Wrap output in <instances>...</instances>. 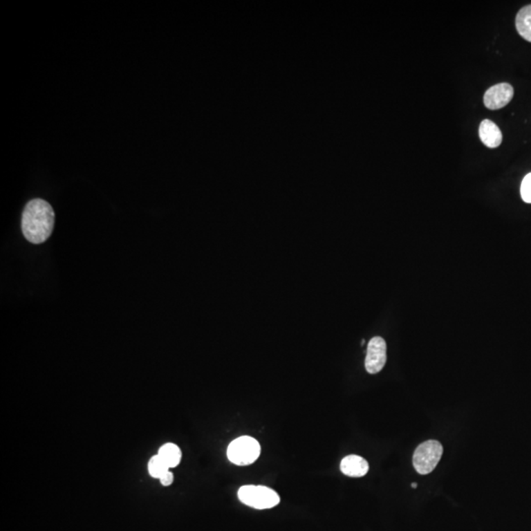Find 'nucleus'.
Listing matches in <instances>:
<instances>
[{"label": "nucleus", "instance_id": "nucleus-8", "mask_svg": "<svg viewBox=\"0 0 531 531\" xmlns=\"http://www.w3.org/2000/svg\"><path fill=\"white\" fill-rule=\"evenodd\" d=\"M479 137L482 143L488 148L495 149L501 145L503 135L500 128L493 121L485 120L482 121L479 127Z\"/></svg>", "mask_w": 531, "mask_h": 531}, {"label": "nucleus", "instance_id": "nucleus-9", "mask_svg": "<svg viewBox=\"0 0 531 531\" xmlns=\"http://www.w3.org/2000/svg\"><path fill=\"white\" fill-rule=\"evenodd\" d=\"M516 27L519 36L531 43V4L523 7L516 18Z\"/></svg>", "mask_w": 531, "mask_h": 531}, {"label": "nucleus", "instance_id": "nucleus-7", "mask_svg": "<svg viewBox=\"0 0 531 531\" xmlns=\"http://www.w3.org/2000/svg\"><path fill=\"white\" fill-rule=\"evenodd\" d=\"M341 470L346 476L363 477L369 472V463L362 456L349 455L342 458Z\"/></svg>", "mask_w": 531, "mask_h": 531}, {"label": "nucleus", "instance_id": "nucleus-1", "mask_svg": "<svg viewBox=\"0 0 531 531\" xmlns=\"http://www.w3.org/2000/svg\"><path fill=\"white\" fill-rule=\"evenodd\" d=\"M55 220V211L48 202L41 199L32 200L26 205L23 212V234L31 243H44L50 239Z\"/></svg>", "mask_w": 531, "mask_h": 531}, {"label": "nucleus", "instance_id": "nucleus-3", "mask_svg": "<svg viewBox=\"0 0 531 531\" xmlns=\"http://www.w3.org/2000/svg\"><path fill=\"white\" fill-rule=\"evenodd\" d=\"M261 454L259 442L252 437L242 436L230 442L227 448L230 462L236 465H252Z\"/></svg>", "mask_w": 531, "mask_h": 531}, {"label": "nucleus", "instance_id": "nucleus-11", "mask_svg": "<svg viewBox=\"0 0 531 531\" xmlns=\"http://www.w3.org/2000/svg\"><path fill=\"white\" fill-rule=\"evenodd\" d=\"M149 474L153 478L160 479L165 474L169 472V467H167V463L162 460V458L160 456L156 455L151 458L148 463Z\"/></svg>", "mask_w": 531, "mask_h": 531}, {"label": "nucleus", "instance_id": "nucleus-2", "mask_svg": "<svg viewBox=\"0 0 531 531\" xmlns=\"http://www.w3.org/2000/svg\"><path fill=\"white\" fill-rule=\"evenodd\" d=\"M239 499L246 506L257 510L272 509L279 504V494L266 486L245 485L239 490Z\"/></svg>", "mask_w": 531, "mask_h": 531}, {"label": "nucleus", "instance_id": "nucleus-14", "mask_svg": "<svg viewBox=\"0 0 531 531\" xmlns=\"http://www.w3.org/2000/svg\"><path fill=\"white\" fill-rule=\"evenodd\" d=\"M411 486L412 488H418V483H412Z\"/></svg>", "mask_w": 531, "mask_h": 531}, {"label": "nucleus", "instance_id": "nucleus-6", "mask_svg": "<svg viewBox=\"0 0 531 531\" xmlns=\"http://www.w3.org/2000/svg\"><path fill=\"white\" fill-rule=\"evenodd\" d=\"M514 97V88L507 83H500L486 91L484 104L487 109H500L506 106Z\"/></svg>", "mask_w": 531, "mask_h": 531}, {"label": "nucleus", "instance_id": "nucleus-12", "mask_svg": "<svg viewBox=\"0 0 531 531\" xmlns=\"http://www.w3.org/2000/svg\"><path fill=\"white\" fill-rule=\"evenodd\" d=\"M521 195L523 201L531 203V172L523 178L521 183Z\"/></svg>", "mask_w": 531, "mask_h": 531}, {"label": "nucleus", "instance_id": "nucleus-13", "mask_svg": "<svg viewBox=\"0 0 531 531\" xmlns=\"http://www.w3.org/2000/svg\"><path fill=\"white\" fill-rule=\"evenodd\" d=\"M160 484H162V486L167 487L171 486L172 483H174V474H172L171 472H167L164 475H162V477H160Z\"/></svg>", "mask_w": 531, "mask_h": 531}, {"label": "nucleus", "instance_id": "nucleus-5", "mask_svg": "<svg viewBox=\"0 0 531 531\" xmlns=\"http://www.w3.org/2000/svg\"><path fill=\"white\" fill-rule=\"evenodd\" d=\"M386 362V344L381 337H375L367 346L365 369L369 374H377L383 369Z\"/></svg>", "mask_w": 531, "mask_h": 531}, {"label": "nucleus", "instance_id": "nucleus-10", "mask_svg": "<svg viewBox=\"0 0 531 531\" xmlns=\"http://www.w3.org/2000/svg\"><path fill=\"white\" fill-rule=\"evenodd\" d=\"M158 455L162 458V460L167 463L169 468L176 467L180 463L181 458H183L181 449L177 445L172 444V442H167V444L160 447Z\"/></svg>", "mask_w": 531, "mask_h": 531}, {"label": "nucleus", "instance_id": "nucleus-4", "mask_svg": "<svg viewBox=\"0 0 531 531\" xmlns=\"http://www.w3.org/2000/svg\"><path fill=\"white\" fill-rule=\"evenodd\" d=\"M441 442L436 440L428 441L419 445L414 451L413 467L419 474H429L436 468L442 455Z\"/></svg>", "mask_w": 531, "mask_h": 531}]
</instances>
